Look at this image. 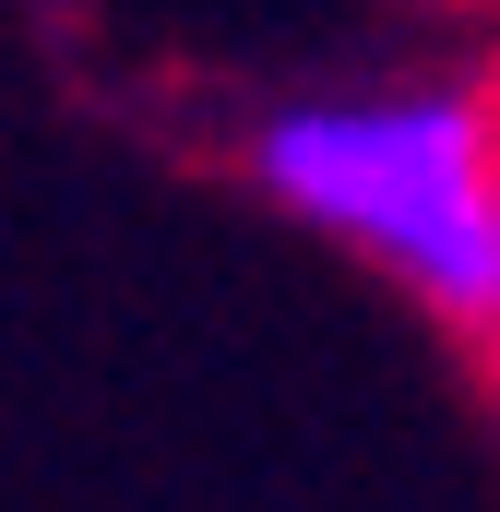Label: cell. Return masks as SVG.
<instances>
[{
    "instance_id": "6da1fadb",
    "label": "cell",
    "mask_w": 500,
    "mask_h": 512,
    "mask_svg": "<svg viewBox=\"0 0 500 512\" xmlns=\"http://www.w3.org/2000/svg\"><path fill=\"white\" fill-rule=\"evenodd\" d=\"M250 179L310 239L358 251L405 298L477 322L500 274V108L465 84H346L286 96L250 131Z\"/></svg>"
},
{
    "instance_id": "7a4b0ae2",
    "label": "cell",
    "mask_w": 500,
    "mask_h": 512,
    "mask_svg": "<svg viewBox=\"0 0 500 512\" xmlns=\"http://www.w3.org/2000/svg\"><path fill=\"white\" fill-rule=\"evenodd\" d=\"M477 334H489V358H500V274H489V298H477Z\"/></svg>"
}]
</instances>
